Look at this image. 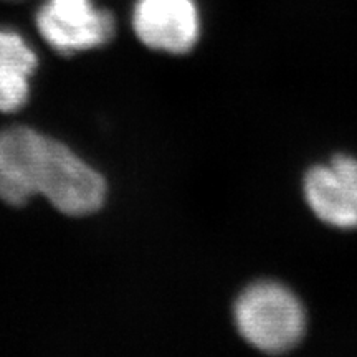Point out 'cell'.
Returning <instances> with one entry per match:
<instances>
[{
    "label": "cell",
    "mask_w": 357,
    "mask_h": 357,
    "mask_svg": "<svg viewBox=\"0 0 357 357\" xmlns=\"http://www.w3.org/2000/svg\"><path fill=\"white\" fill-rule=\"evenodd\" d=\"M43 195L70 217L91 215L106 199V182L68 147L29 128L0 132V199L19 207Z\"/></svg>",
    "instance_id": "cell-1"
},
{
    "label": "cell",
    "mask_w": 357,
    "mask_h": 357,
    "mask_svg": "<svg viewBox=\"0 0 357 357\" xmlns=\"http://www.w3.org/2000/svg\"><path fill=\"white\" fill-rule=\"evenodd\" d=\"M240 336L255 349L281 354L306 331V312L291 289L276 281H258L240 294L234 307Z\"/></svg>",
    "instance_id": "cell-2"
},
{
    "label": "cell",
    "mask_w": 357,
    "mask_h": 357,
    "mask_svg": "<svg viewBox=\"0 0 357 357\" xmlns=\"http://www.w3.org/2000/svg\"><path fill=\"white\" fill-rule=\"evenodd\" d=\"M42 38L60 55L93 50L114 37V17L93 0H47L37 13Z\"/></svg>",
    "instance_id": "cell-3"
},
{
    "label": "cell",
    "mask_w": 357,
    "mask_h": 357,
    "mask_svg": "<svg viewBox=\"0 0 357 357\" xmlns=\"http://www.w3.org/2000/svg\"><path fill=\"white\" fill-rule=\"evenodd\" d=\"M132 26L146 47L184 55L199 42V7L195 0H137Z\"/></svg>",
    "instance_id": "cell-4"
},
{
    "label": "cell",
    "mask_w": 357,
    "mask_h": 357,
    "mask_svg": "<svg viewBox=\"0 0 357 357\" xmlns=\"http://www.w3.org/2000/svg\"><path fill=\"white\" fill-rule=\"evenodd\" d=\"M305 197L321 222L339 230L357 229V159L337 155L305 177Z\"/></svg>",
    "instance_id": "cell-5"
},
{
    "label": "cell",
    "mask_w": 357,
    "mask_h": 357,
    "mask_svg": "<svg viewBox=\"0 0 357 357\" xmlns=\"http://www.w3.org/2000/svg\"><path fill=\"white\" fill-rule=\"evenodd\" d=\"M37 65V55L20 35L0 30V113H13L26 105Z\"/></svg>",
    "instance_id": "cell-6"
}]
</instances>
